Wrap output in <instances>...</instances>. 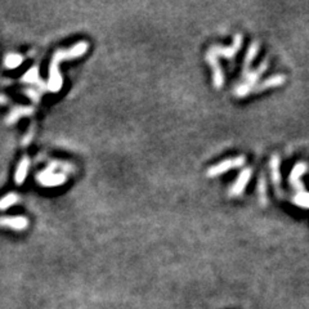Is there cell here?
I'll use <instances>...</instances> for the list:
<instances>
[{
    "instance_id": "6da1fadb",
    "label": "cell",
    "mask_w": 309,
    "mask_h": 309,
    "mask_svg": "<svg viewBox=\"0 0 309 309\" xmlns=\"http://www.w3.org/2000/svg\"><path fill=\"white\" fill-rule=\"evenodd\" d=\"M88 45L85 43H79L74 48L69 49V51H58L57 53L53 56V60L51 63V69H49V81H48V89L51 92H58L62 87V78L58 71V63L67 58H76L80 57L87 51Z\"/></svg>"
},
{
    "instance_id": "7a4b0ae2",
    "label": "cell",
    "mask_w": 309,
    "mask_h": 309,
    "mask_svg": "<svg viewBox=\"0 0 309 309\" xmlns=\"http://www.w3.org/2000/svg\"><path fill=\"white\" fill-rule=\"evenodd\" d=\"M38 180H39V183L44 184L45 187H56L62 184L66 180V177H65V174L53 173V166L51 165L47 170L38 174Z\"/></svg>"
},
{
    "instance_id": "3957f363",
    "label": "cell",
    "mask_w": 309,
    "mask_h": 309,
    "mask_svg": "<svg viewBox=\"0 0 309 309\" xmlns=\"http://www.w3.org/2000/svg\"><path fill=\"white\" fill-rule=\"evenodd\" d=\"M29 225V220L25 216H15V218H9V216H4L0 218V227H7V228H12L15 231H24Z\"/></svg>"
},
{
    "instance_id": "277c9868",
    "label": "cell",
    "mask_w": 309,
    "mask_h": 309,
    "mask_svg": "<svg viewBox=\"0 0 309 309\" xmlns=\"http://www.w3.org/2000/svg\"><path fill=\"white\" fill-rule=\"evenodd\" d=\"M34 112V108L31 107H17L15 108L11 114H9V116L7 117V124L8 125H11V124H15L16 121L20 120L21 117L24 116H30V115H33Z\"/></svg>"
},
{
    "instance_id": "5b68a950",
    "label": "cell",
    "mask_w": 309,
    "mask_h": 309,
    "mask_svg": "<svg viewBox=\"0 0 309 309\" xmlns=\"http://www.w3.org/2000/svg\"><path fill=\"white\" fill-rule=\"evenodd\" d=\"M29 168H30V160H29V157H24V159L21 160V162H20L17 170H16L15 179L18 184H21L25 182V179H26L27 177V173H29Z\"/></svg>"
},
{
    "instance_id": "8992f818",
    "label": "cell",
    "mask_w": 309,
    "mask_h": 309,
    "mask_svg": "<svg viewBox=\"0 0 309 309\" xmlns=\"http://www.w3.org/2000/svg\"><path fill=\"white\" fill-rule=\"evenodd\" d=\"M22 61H24V57H22L21 54L11 53L8 54L6 57V60H4V65H6L7 69H16V67H18L21 65Z\"/></svg>"
},
{
    "instance_id": "52a82bcc",
    "label": "cell",
    "mask_w": 309,
    "mask_h": 309,
    "mask_svg": "<svg viewBox=\"0 0 309 309\" xmlns=\"http://www.w3.org/2000/svg\"><path fill=\"white\" fill-rule=\"evenodd\" d=\"M17 202H20V196L17 193H8L6 197L0 200V210H7L8 207L13 206Z\"/></svg>"
},
{
    "instance_id": "ba28073f",
    "label": "cell",
    "mask_w": 309,
    "mask_h": 309,
    "mask_svg": "<svg viewBox=\"0 0 309 309\" xmlns=\"http://www.w3.org/2000/svg\"><path fill=\"white\" fill-rule=\"evenodd\" d=\"M22 80L26 81V83H31V84H39L40 88L43 87V85L40 84L42 81L39 80V70H38V67H33V69L29 70Z\"/></svg>"
},
{
    "instance_id": "9c48e42d",
    "label": "cell",
    "mask_w": 309,
    "mask_h": 309,
    "mask_svg": "<svg viewBox=\"0 0 309 309\" xmlns=\"http://www.w3.org/2000/svg\"><path fill=\"white\" fill-rule=\"evenodd\" d=\"M26 94L33 99L34 102H39V97L40 93H38L36 90H26Z\"/></svg>"
},
{
    "instance_id": "30bf717a",
    "label": "cell",
    "mask_w": 309,
    "mask_h": 309,
    "mask_svg": "<svg viewBox=\"0 0 309 309\" xmlns=\"http://www.w3.org/2000/svg\"><path fill=\"white\" fill-rule=\"evenodd\" d=\"M33 139V132H29L27 133V135L24 138V146H27L29 144V142Z\"/></svg>"
},
{
    "instance_id": "8fae6325",
    "label": "cell",
    "mask_w": 309,
    "mask_h": 309,
    "mask_svg": "<svg viewBox=\"0 0 309 309\" xmlns=\"http://www.w3.org/2000/svg\"><path fill=\"white\" fill-rule=\"evenodd\" d=\"M0 103H2V105H6L7 103V98L4 96H0Z\"/></svg>"
}]
</instances>
